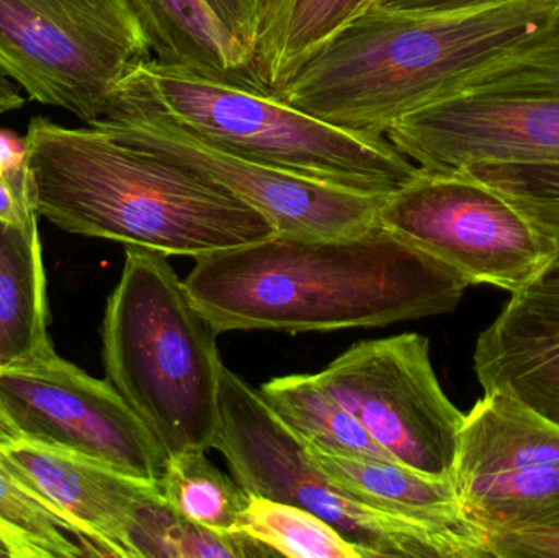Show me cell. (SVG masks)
Masks as SVG:
<instances>
[{"label":"cell","mask_w":559,"mask_h":558,"mask_svg":"<svg viewBox=\"0 0 559 558\" xmlns=\"http://www.w3.org/2000/svg\"><path fill=\"white\" fill-rule=\"evenodd\" d=\"M183 282L218 334L384 328L449 313L469 287L380 225L347 238L275 235L210 252Z\"/></svg>","instance_id":"1"},{"label":"cell","mask_w":559,"mask_h":558,"mask_svg":"<svg viewBox=\"0 0 559 558\" xmlns=\"http://www.w3.org/2000/svg\"><path fill=\"white\" fill-rule=\"evenodd\" d=\"M559 32V0L423 13L371 3L306 55L274 97L345 130L383 136Z\"/></svg>","instance_id":"2"},{"label":"cell","mask_w":559,"mask_h":558,"mask_svg":"<svg viewBox=\"0 0 559 558\" xmlns=\"http://www.w3.org/2000/svg\"><path fill=\"white\" fill-rule=\"evenodd\" d=\"M25 144L33 210L72 235L195 259L277 235L222 187L98 128L35 117Z\"/></svg>","instance_id":"3"},{"label":"cell","mask_w":559,"mask_h":558,"mask_svg":"<svg viewBox=\"0 0 559 558\" xmlns=\"http://www.w3.org/2000/svg\"><path fill=\"white\" fill-rule=\"evenodd\" d=\"M216 336L166 254L124 246L102 324L105 372L169 459L213 449L225 369Z\"/></svg>","instance_id":"4"},{"label":"cell","mask_w":559,"mask_h":558,"mask_svg":"<svg viewBox=\"0 0 559 558\" xmlns=\"http://www.w3.org/2000/svg\"><path fill=\"white\" fill-rule=\"evenodd\" d=\"M117 91L210 143L318 182L393 195L423 173L384 136L335 127L267 92L203 78L154 58L140 62Z\"/></svg>","instance_id":"5"},{"label":"cell","mask_w":559,"mask_h":558,"mask_svg":"<svg viewBox=\"0 0 559 558\" xmlns=\"http://www.w3.org/2000/svg\"><path fill=\"white\" fill-rule=\"evenodd\" d=\"M213 449L251 497L302 508L331 524L364 558H495L488 541L414 523L345 494L311 448L275 415L259 390L223 369Z\"/></svg>","instance_id":"6"},{"label":"cell","mask_w":559,"mask_h":558,"mask_svg":"<svg viewBox=\"0 0 559 558\" xmlns=\"http://www.w3.org/2000/svg\"><path fill=\"white\" fill-rule=\"evenodd\" d=\"M424 173L559 159V32L383 134Z\"/></svg>","instance_id":"7"},{"label":"cell","mask_w":559,"mask_h":558,"mask_svg":"<svg viewBox=\"0 0 559 558\" xmlns=\"http://www.w3.org/2000/svg\"><path fill=\"white\" fill-rule=\"evenodd\" d=\"M150 58L128 0H0V71L32 100L87 124Z\"/></svg>","instance_id":"8"},{"label":"cell","mask_w":559,"mask_h":558,"mask_svg":"<svg viewBox=\"0 0 559 558\" xmlns=\"http://www.w3.org/2000/svg\"><path fill=\"white\" fill-rule=\"evenodd\" d=\"M88 127L156 154L222 187L261 213L278 236L347 238L380 225L390 195L358 192L295 176L210 143L143 102L115 91L107 110Z\"/></svg>","instance_id":"9"},{"label":"cell","mask_w":559,"mask_h":558,"mask_svg":"<svg viewBox=\"0 0 559 558\" xmlns=\"http://www.w3.org/2000/svg\"><path fill=\"white\" fill-rule=\"evenodd\" d=\"M15 436L72 452L159 488L169 458L108 380L55 347L0 369V438Z\"/></svg>","instance_id":"10"},{"label":"cell","mask_w":559,"mask_h":558,"mask_svg":"<svg viewBox=\"0 0 559 558\" xmlns=\"http://www.w3.org/2000/svg\"><path fill=\"white\" fill-rule=\"evenodd\" d=\"M312 376L397 464L452 480L465 413L440 387L426 336L361 341Z\"/></svg>","instance_id":"11"},{"label":"cell","mask_w":559,"mask_h":558,"mask_svg":"<svg viewBox=\"0 0 559 558\" xmlns=\"http://www.w3.org/2000/svg\"><path fill=\"white\" fill-rule=\"evenodd\" d=\"M380 226L468 281L515 294L555 259L550 242L491 187L465 173H420L388 197Z\"/></svg>","instance_id":"12"},{"label":"cell","mask_w":559,"mask_h":558,"mask_svg":"<svg viewBox=\"0 0 559 558\" xmlns=\"http://www.w3.org/2000/svg\"><path fill=\"white\" fill-rule=\"evenodd\" d=\"M452 484L488 537L559 533V426L506 393L485 392L465 415Z\"/></svg>","instance_id":"13"},{"label":"cell","mask_w":559,"mask_h":558,"mask_svg":"<svg viewBox=\"0 0 559 558\" xmlns=\"http://www.w3.org/2000/svg\"><path fill=\"white\" fill-rule=\"evenodd\" d=\"M0 465L68 524L91 557L128 558L131 518L141 498L156 487L15 436L0 438Z\"/></svg>","instance_id":"14"},{"label":"cell","mask_w":559,"mask_h":558,"mask_svg":"<svg viewBox=\"0 0 559 558\" xmlns=\"http://www.w3.org/2000/svg\"><path fill=\"white\" fill-rule=\"evenodd\" d=\"M128 2L157 61L203 78L267 92L254 51L233 35L206 0Z\"/></svg>","instance_id":"15"},{"label":"cell","mask_w":559,"mask_h":558,"mask_svg":"<svg viewBox=\"0 0 559 558\" xmlns=\"http://www.w3.org/2000/svg\"><path fill=\"white\" fill-rule=\"evenodd\" d=\"M311 451L325 475L360 503L414 523L489 543L488 534L473 524L460 508L452 480L427 477L397 462L345 458L312 448Z\"/></svg>","instance_id":"16"},{"label":"cell","mask_w":559,"mask_h":558,"mask_svg":"<svg viewBox=\"0 0 559 558\" xmlns=\"http://www.w3.org/2000/svg\"><path fill=\"white\" fill-rule=\"evenodd\" d=\"M475 372L485 392H501L559 426V331L502 310L479 334Z\"/></svg>","instance_id":"17"},{"label":"cell","mask_w":559,"mask_h":558,"mask_svg":"<svg viewBox=\"0 0 559 558\" xmlns=\"http://www.w3.org/2000/svg\"><path fill=\"white\" fill-rule=\"evenodd\" d=\"M38 226L0 219V369L51 349Z\"/></svg>","instance_id":"18"},{"label":"cell","mask_w":559,"mask_h":558,"mask_svg":"<svg viewBox=\"0 0 559 558\" xmlns=\"http://www.w3.org/2000/svg\"><path fill=\"white\" fill-rule=\"evenodd\" d=\"M275 415L309 448L345 458L396 462L314 376L295 373L269 380L258 389Z\"/></svg>","instance_id":"19"},{"label":"cell","mask_w":559,"mask_h":558,"mask_svg":"<svg viewBox=\"0 0 559 558\" xmlns=\"http://www.w3.org/2000/svg\"><path fill=\"white\" fill-rule=\"evenodd\" d=\"M128 558L275 557L242 533L225 534L177 513L157 488L147 491L127 531Z\"/></svg>","instance_id":"20"},{"label":"cell","mask_w":559,"mask_h":558,"mask_svg":"<svg viewBox=\"0 0 559 558\" xmlns=\"http://www.w3.org/2000/svg\"><path fill=\"white\" fill-rule=\"evenodd\" d=\"M373 0H282L255 52L269 94L306 55L360 15Z\"/></svg>","instance_id":"21"},{"label":"cell","mask_w":559,"mask_h":558,"mask_svg":"<svg viewBox=\"0 0 559 558\" xmlns=\"http://www.w3.org/2000/svg\"><path fill=\"white\" fill-rule=\"evenodd\" d=\"M159 491L177 513L225 534L241 533L242 513L251 501L238 480L218 471L205 452L170 458Z\"/></svg>","instance_id":"22"},{"label":"cell","mask_w":559,"mask_h":558,"mask_svg":"<svg viewBox=\"0 0 559 558\" xmlns=\"http://www.w3.org/2000/svg\"><path fill=\"white\" fill-rule=\"evenodd\" d=\"M239 531L275 557L364 558L331 524L293 504L251 497Z\"/></svg>","instance_id":"23"},{"label":"cell","mask_w":559,"mask_h":558,"mask_svg":"<svg viewBox=\"0 0 559 558\" xmlns=\"http://www.w3.org/2000/svg\"><path fill=\"white\" fill-rule=\"evenodd\" d=\"M0 536L15 558L91 557L68 524L0 465Z\"/></svg>","instance_id":"24"},{"label":"cell","mask_w":559,"mask_h":558,"mask_svg":"<svg viewBox=\"0 0 559 558\" xmlns=\"http://www.w3.org/2000/svg\"><path fill=\"white\" fill-rule=\"evenodd\" d=\"M460 173L501 193L550 242L559 258V159L472 164Z\"/></svg>","instance_id":"25"},{"label":"cell","mask_w":559,"mask_h":558,"mask_svg":"<svg viewBox=\"0 0 559 558\" xmlns=\"http://www.w3.org/2000/svg\"><path fill=\"white\" fill-rule=\"evenodd\" d=\"M504 310L545 330L559 331V258L531 284L512 294Z\"/></svg>","instance_id":"26"},{"label":"cell","mask_w":559,"mask_h":558,"mask_svg":"<svg viewBox=\"0 0 559 558\" xmlns=\"http://www.w3.org/2000/svg\"><path fill=\"white\" fill-rule=\"evenodd\" d=\"M222 22L252 51L261 38V12L255 0H206ZM258 64V62H255Z\"/></svg>","instance_id":"27"},{"label":"cell","mask_w":559,"mask_h":558,"mask_svg":"<svg viewBox=\"0 0 559 558\" xmlns=\"http://www.w3.org/2000/svg\"><path fill=\"white\" fill-rule=\"evenodd\" d=\"M495 558H559V533L489 536Z\"/></svg>","instance_id":"28"},{"label":"cell","mask_w":559,"mask_h":558,"mask_svg":"<svg viewBox=\"0 0 559 558\" xmlns=\"http://www.w3.org/2000/svg\"><path fill=\"white\" fill-rule=\"evenodd\" d=\"M0 174L23 200L29 202L25 138L16 136L13 131L0 130Z\"/></svg>","instance_id":"29"},{"label":"cell","mask_w":559,"mask_h":558,"mask_svg":"<svg viewBox=\"0 0 559 558\" xmlns=\"http://www.w3.org/2000/svg\"><path fill=\"white\" fill-rule=\"evenodd\" d=\"M377 5L400 12L449 13L488 9L521 0H373Z\"/></svg>","instance_id":"30"},{"label":"cell","mask_w":559,"mask_h":558,"mask_svg":"<svg viewBox=\"0 0 559 558\" xmlns=\"http://www.w3.org/2000/svg\"><path fill=\"white\" fill-rule=\"evenodd\" d=\"M0 219L13 225L38 226V215L32 203L23 200L0 174Z\"/></svg>","instance_id":"31"},{"label":"cell","mask_w":559,"mask_h":558,"mask_svg":"<svg viewBox=\"0 0 559 558\" xmlns=\"http://www.w3.org/2000/svg\"><path fill=\"white\" fill-rule=\"evenodd\" d=\"M26 98L20 94V87L0 71V115L25 107Z\"/></svg>","instance_id":"32"},{"label":"cell","mask_w":559,"mask_h":558,"mask_svg":"<svg viewBox=\"0 0 559 558\" xmlns=\"http://www.w3.org/2000/svg\"><path fill=\"white\" fill-rule=\"evenodd\" d=\"M258 2L259 12H261V36L262 33H264V29L267 28L269 23L272 22V19H274L275 13H277L280 3H282V0H255ZM259 41H261V38H259Z\"/></svg>","instance_id":"33"},{"label":"cell","mask_w":559,"mask_h":558,"mask_svg":"<svg viewBox=\"0 0 559 558\" xmlns=\"http://www.w3.org/2000/svg\"><path fill=\"white\" fill-rule=\"evenodd\" d=\"M15 558L13 557L12 549H10L9 544L5 543L2 536H0V558Z\"/></svg>","instance_id":"34"}]
</instances>
